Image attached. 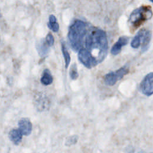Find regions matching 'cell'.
Here are the masks:
<instances>
[{"label":"cell","instance_id":"7","mask_svg":"<svg viewBox=\"0 0 153 153\" xmlns=\"http://www.w3.org/2000/svg\"><path fill=\"white\" fill-rule=\"evenodd\" d=\"M19 130L23 135L28 136L31 133L32 130V124L30 121L26 118H22L18 123Z\"/></svg>","mask_w":153,"mask_h":153},{"label":"cell","instance_id":"18","mask_svg":"<svg viewBox=\"0 0 153 153\" xmlns=\"http://www.w3.org/2000/svg\"><path fill=\"white\" fill-rule=\"evenodd\" d=\"M54 39L51 33H48L45 38V42L48 47H51L54 44Z\"/></svg>","mask_w":153,"mask_h":153},{"label":"cell","instance_id":"11","mask_svg":"<svg viewBox=\"0 0 153 153\" xmlns=\"http://www.w3.org/2000/svg\"><path fill=\"white\" fill-rule=\"evenodd\" d=\"M146 29H142L139 30L137 33L134 36L131 42V46L134 48H137L140 45V42L142 41L143 35Z\"/></svg>","mask_w":153,"mask_h":153},{"label":"cell","instance_id":"10","mask_svg":"<svg viewBox=\"0 0 153 153\" xmlns=\"http://www.w3.org/2000/svg\"><path fill=\"white\" fill-rule=\"evenodd\" d=\"M151 39V31L149 30H146L142 38V43L141 45L142 53H145L149 48Z\"/></svg>","mask_w":153,"mask_h":153},{"label":"cell","instance_id":"1","mask_svg":"<svg viewBox=\"0 0 153 153\" xmlns=\"http://www.w3.org/2000/svg\"><path fill=\"white\" fill-rule=\"evenodd\" d=\"M82 42V48L90 53L97 64L106 58L108 43L105 32L96 27H88Z\"/></svg>","mask_w":153,"mask_h":153},{"label":"cell","instance_id":"4","mask_svg":"<svg viewBox=\"0 0 153 153\" xmlns=\"http://www.w3.org/2000/svg\"><path fill=\"white\" fill-rule=\"evenodd\" d=\"M128 72V66H124L115 72H110L106 74L104 76V82L107 85H114Z\"/></svg>","mask_w":153,"mask_h":153},{"label":"cell","instance_id":"2","mask_svg":"<svg viewBox=\"0 0 153 153\" xmlns=\"http://www.w3.org/2000/svg\"><path fill=\"white\" fill-rule=\"evenodd\" d=\"M88 28V25L79 19L75 20L70 25L68 38L71 47L75 51L82 48V42Z\"/></svg>","mask_w":153,"mask_h":153},{"label":"cell","instance_id":"8","mask_svg":"<svg viewBox=\"0 0 153 153\" xmlns=\"http://www.w3.org/2000/svg\"><path fill=\"white\" fill-rule=\"evenodd\" d=\"M129 41V38L126 36H122L120 37L118 41L114 44L111 50V53L112 55H117L121 50V48L127 45Z\"/></svg>","mask_w":153,"mask_h":153},{"label":"cell","instance_id":"16","mask_svg":"<svg viewBox=\"0 0 153 153\" xmlns=\"http://www.w3.org/2000/svg\"><path fill=\"white\" fill-rule=\"evenodd\" d=\"M69 75L72 79L75 80L78 76V73L77 71V67L76 64H73L72 66L71 67L70 71H69Z\"/></svg>","mask_w":153,"mask_h":153},{"label":"cell","instance_id":"3","mask_svg":"<svg viewBox=\"0 0 153 153\" xmlns=\"http://www.w3.org/2000/svg\"><path fill=\"white\" fill-rule=\"evenodd\" d=\"M152 16V12L151 7L142 5L133 11L128 18V22L134 29H136L146 20L151 19Z\"/></svg>","mask_w":153,"mask_h":153},{"label":"cell","instance_id":"14","mask_svg":"<svg viewBox=\"0 0 153 153\" xmlns=\"http://www.w3.org/2000/svg\"><path fill=\"white\" fill-rule=\"evenodd\" d=\"M61 50H62V52L65 62V68L66 69H67L71 62V57H70L69 53L67 50L66 45L65 41H62L61 42Z\"/></svg>","mask_w":153,"mask_h":153},{"label":"cell","instance_id":"19","mask_svg":"<svg viewBox=\"0 0 153 153\" xmlns=\"http://www.w3.org/2000/svg\"><path fill=\"white\" fill-rule=\"evenodd\" d=\"M1 16H2V14H1V11H0V18L1 17Z\"/></svg>","mask_w":153,"mask_h":153},{"label":"cell","instance_id":"17","mask_svg":"<svg viewBox=\"0 0 153 153\" xmlns=\"http://www.w3.org/2000/svg\"><path fill=\"white\" fill-rule=\"evenodd\" d=\"M77 140H78V136L76 135L71 136L66 139L65 142V145L68 146H70L71 145L75 144L77 142Z\"/></svg>","mask_w":153,"mask_h":153},{"label":"cell","instance_id":"9","mask_svg":"<svg viewBox=\"0 0 153 153\" xmlns=\"http://www.w3.org/2000/svg\"><path fill=\"white\" fill-rule=\"evenodd\" d=\"M23 134L19 129H12L9 133V138L14 144L19 145L22 139Z\"/></svg>","mask_w":153,"mask_h":153},{"label":"cell","instance_id":"12","mask_svg":"<svg viewBox=\"0 0 153 153\" xmlns=\"http://www.w3.org/2000/svg\"><path fill=\"white\" fill-rule=\"evenodd\" d=\"M53 80V76L50 70L48 69H44L41 78V83L44 85H48L52 84Z\"/></svg>","mask_w":153,"mask_h":153},{"label":"cell","instance_id":"6","mask_svg":"<svg viewBox=\"0 0 153 153\" xmlns=\"http://www.w3.org/2000/svg\"><path fill=\"white\" fill-rule=\"evenodd\" d=\"M78 57L79 62L88 69H90L97 65L90 53L84 48H81L78 51Z\"/></svg>","mask_w":153,"mask_h":153},{"label":"cell","instance_id":"5","mask_svg":"<svg viewBox=\"0 0 153 153\" xmlns=\"http://www.w3.org/2000/svg\"><path fill=\"white\" fill-rule=\"evenodd\" d=\"M152 78V72L148 74L142 79L140 84V91L143 94L147 96H150L153 94Z\"/></svg>","mask_w":153,"mask_h":153},{"label":"cell","instance_id":"13","mask_svg":"<svg viewBox=\"0 0 153 153\" xmlns=\"http://www.w3.org/2000/svg\"><path fill=\"white\" fill-rule=\"evenodd\" d=\"M47 26L54 32H57L59 29V25L57 22V19L55 16L51 14L49 17V22L47 23Z\"/></svg>","mask_w":153,"mask_h":153},{"label":"cell","instance_id":"15","mask_svg":"<svg viewBox=\"0 0 153 153\" xmlns=\"http://www.w3.org/2000/svg\"><path fill=\"white\" fill-rule=\"evenodd\" d=\"M37 50L39 56L41 57H44L47 55L48 51V46L44 40H41V42L38 44Z\"/></svg>","mask_w":153,"mask_h":153}]
</instances>
